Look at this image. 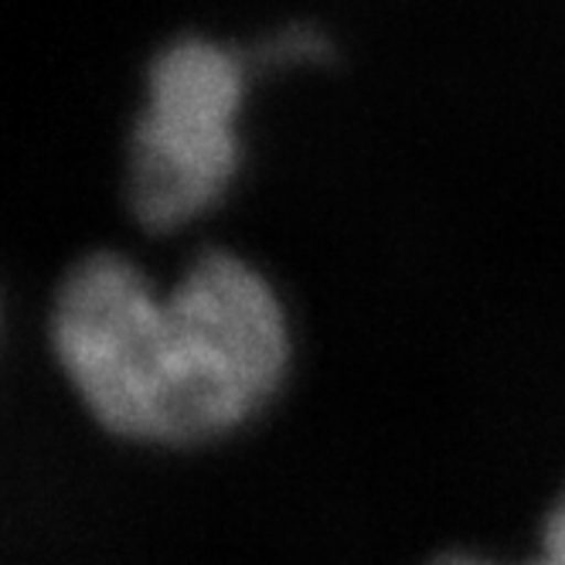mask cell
Instances as JSON below:
<instances>
[{
    "label": "cell",
    "mask_w": 565,
    "mask_h": 565,
    "mask_svg": "<svg viewBox=\"0 0 565 565\" xmlns=\"http://www.w3.org/2000/svg\"><path fill=\"white\" fill-rule=\"evenodd\" d=\"M168 447L238 433L279 392L290 369V324L273 282L232 253L198 256L174 282Z\"/></svg>",
    "instance_id": "6da1fadb"
},
{
    "label": "cell",
    "mask_w": 565,
    "mask_h": 565,
    "mask_svg": "<svg viewBox=\"0 0 565 565\" xmlns=\"http://www.w3.org/2000/svg\"><path fill=\"white\" fill-rule=\"evenodd\" d=\"M249 65L228 45L181 38L147 72L127 198L140 225L181 228L209 215L242 168V113Z\"/></svg>",
    "instance_id": "7a4b0ae2"
},
{
    "label": "cell",
    "mask_w": 565,
    "mask_h": 565,
    "mask_svg": "<svg viewBox=\"0 0 565 565\" xmlns=\"http://www.w3.org/2000/svg\"><path fill=\"white\" fill-rule=\"evenodd\" d=\"M52 344L62 375L106 433L168 447V300L140 266L116 253L78 263L52 307Z\"/></svg>",
    "instance_id": "3957f363"
},
{
    "label": "cell",
    "mask_w": 565,
    "mask_h": 565,
    "mask_svg": "<svg viewBox=\"0 0 565 565\" xmlns=\"http://www.w3.org/2000/svg\"><path fill=\"white\" fill-rule=\"evenodd\" d=\"M521 565H565V498L548 511V518L542 524L539 555Z\"/></svg>",
    "instance_id": "277c9868"
},
{
    "label": "cell",
    "mask_w": 565,
    "mask_h": 565,
    "mask_svg": "<svg viewBox=\"0 0 565 565\" xmlns=\"http://www.w3.org/2000/svg\"><path fill=\"white\" fill-rule=\"evenodd\" d=\"M426 565H508V562H498L491 555H477V552H443V555L429 558Z\"/></svg>",
    "instance_id": "5b68a950"
}]
</instances>
